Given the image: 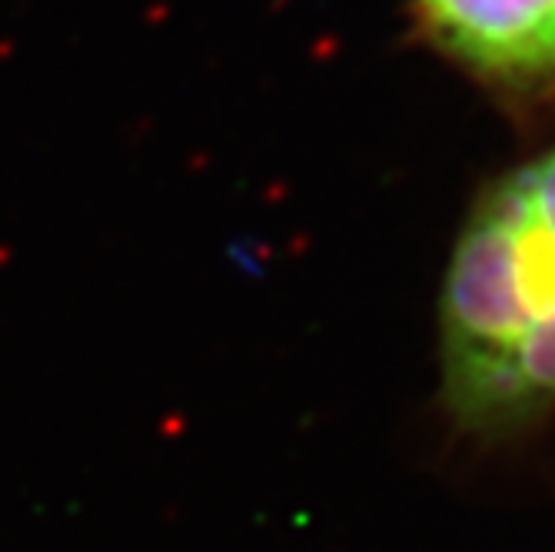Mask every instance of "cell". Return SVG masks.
I'll list each match as a JSON object with an SVG mask.
<instances>
[{
	"mask_svg": "<svg viewBox=\"0 0 555 552\" xmlns=\"http://www.w3.org/2000/svg\"><path fill=\"white\" fill-rule=\"evenodd\" d=\"M439 320L460 426L513 433L555 407V146L479 200Z\"/></svg>",
	"mask_w": 555,
	"mask_h": 552,
	"instance_id": "1",
	"label": "cell"
},
{
	"mask_svg": "<svg viewBox=\"0 0 555 552\" xmlns=\"http://www.w3.org/2000/svg\"><path fill=\"white\" fill-rule=\"evenodd\" d=\"M429 37L489 84L555 87V0H420Z\"/></svg>",
	"mask_w": 555,
	"mask_h": 552,
	"instance_id": "2",
	"label": "cell"
}]
</instances>
